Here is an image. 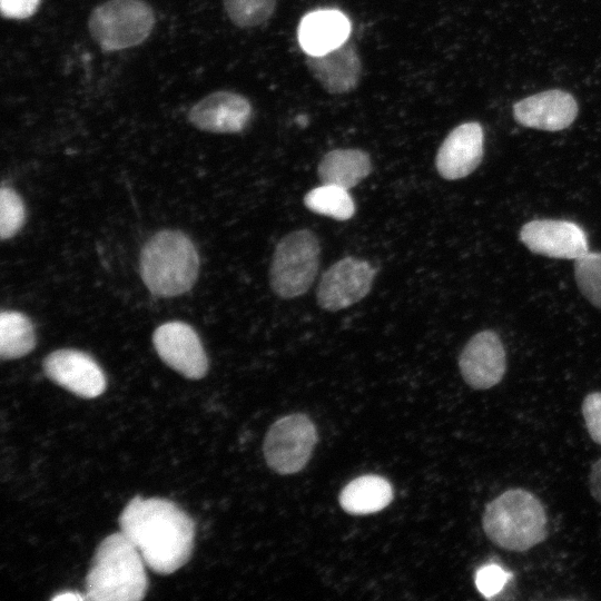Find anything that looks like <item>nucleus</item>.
I'll list each match as a JSON object with an SVG mask.
<instances>
[{
	"label": "nucleus",
	"instance_id": "nucleus-1",
	"mask_svg": "<svg viewBox=\"0 0 601 601\" xmlns=\"http://www.w3.org/2000/svg\"><path fill=\"white\" fill-rule=\"evenodd\" d=\"M118 522L155 572L174 573L190 559L195 523L175 502L137 495L127 503Z\"/></svg>",
	"mask_w": 601,
	"mask_h": 601
},
{
	"label": "nucleus",
	"instance_id": "nucleus-2",
	"mask_svg": "<svg viewBox=\"0 0 601 601\" xmlns=\"http://www.w3.org/2000/svg\"><path fill=\"white\" fill-rule=\"evenodd\" d=\"M138 549L120 531L97 546L85 580L89 601H139L146 595L148 579Z\"/></svg>",
	"mask_w": 601,
	"mask_h": 601
},
{
	"label": "nucleus",
	"instance_id": "nucleus-3",
	"mask_svg": "<svg viewBox=\"0 0 601 601\" xmlns=\"http://www.w3.org/2000/svg\"><path fill=\"white\" fill-rule=\"evenodd\" d=\"M482 526L494 544L523 552L546 538V514L534 494L524 489H510L487 503Z\"/></svg>",
	"mask_w": 601,
	"mask_h": 601
},
{
	"label": "nucleus",
	"instance_id": "nucleus-4",
	"mask_svg": "<svg viewBox=\"0 0 601 601\" xmlns=\"http://www.w3.org/2000/svg\"><path fill=\"white\" fill-rule=\"evenodd\" d=\"M198 269L197 250L179 230L158 231L141 250V278L155 295L173 297L186 293L195 284Z\"/></svg>",
	"mask_w": 601,
	"mask_h": 601
},
{
	"label": "nucleus",
	"instance_id": "nucleus-5",
	"mask_svg": "<svg viewBox=\"0 0 601 601\" xmlns=\"http://www.w3.org/2000/svg\"><path fill=\"white\" fill-rule=\"evenodd\" d=\"M155 21L152 8L144 0H108L92 9L88 30L104 51H119L142 43Z\"/></svg>",
	"mask_w": 601,
	"mask_h": 601
},
{
	"label": "nucleus",
	"instance_id": "nucleus-6",
	"mask_svg": "<svg viewBox=\"0 0 601 601\" xmlns=\"http://www.w3.org/2000/svg\"><path fill=\"white\" fill-rule=\"evenodd\" d=\"M321 246L309 229H299L284 236L276 245L272 266L270 286L282 298L305 294L315 280L319 267Z\"/></svg>",
	"mask_w": 601,
	"mask_h": 601
},
{
	"label": "nucleus",
	"instance_id": "nucleus-7",
	"mask_svg": "<svg viewBox=\"0 0 601 601\" xmlns=\"http://www.w3.org/2000/svg\"><path fill=\"white\" fill-rule=\"evenodd\" d=\"M317 432L305 414H290L277 420L264 441V456L268 466L278 474L299 472L308 462Z\"/></svg>",
	"mask_w": 601,
	"mask_h": 601
},
{
	"label": "nucleus",
	"instance_id": "nucleus-8",
	"mask_svg": "<svg viewBox=\"0 0 601 601\" xmlns=\"http://www.w3.org/2000/svg\"><path fill=\"white\" fill-rule=\"evenodd\" d=\"M375 275L376 269L365 260L345 257L336 262L321 278L318 305L336 312L359 302L370 293Z\"/></svg>",
	"mask_w": 601,
	"mask_h": 601
},
{
	"label": "nucleus",
	"instance_id": "nucleus-9",
	"mask_svg": "<svg viewBox=\"0 0 601 601\" xmlns=\"http://www.w3.org/2000/svg\"><path fill=\"white\" fill-rule=\"evenodd\" d=\"M154 347L169 367L190 380L203 378L208 359L194 328L179 321L165 323L152 335Z\"/></svg>",
	"mask_w": 601,
	"mask_h": 601
},
{
	"label": "nucleus",
	"instance_id": "nucleus-10",
	"mask_svg": "<svg viewBox=\"0 0 601 601\" xmlns=\"http://www.w3.org/2000/svg\"><path fill=\"white\" fill-rule=\"evenodd\" d=\"M45 374L59 386L83 397L95 398L106 390V376L87 353L72 348L57 349L43 359Z\"/></svg>",
	"mask_w": 601,
	"mask_h": 601
},
{
	"label": "nucleus",
	"instance_id": "nucleus-11",
	"mask_svg": "<svg viewBox=\"0 0 601 601\" xmlns=\"http://www.w3.org/2000/svg\"><path fill=\"white\" fill-rule=\"evenodd\" d=\"M253 106L243 95L218 90L198 100L188 111V121L197 129L214 134H237L246 128Z\"/></svg>",
	"mask_w": 601,
	"mask_h": 601
},
{
	"label": "nucleus",
	"instance_id": "nucleus-12",
	"mask_svg": "<svg viewBox=\"0 0 601 601\" xmlns=\"http://www.w3.org/2000/svg\"><path fill=\"white\" fill-rule=\"evenodd\" d=\"M459 367L465 383L475 390L499 384L506 370L503 344L493 331L475 334L459 357Z\"/></svg>",
	"mask_w": 601,
	"mask_h": 601
},
{
	"label": "nucleus",
	"instance_id": "nucleus-13",
	"mask_svg": "<svg viewBox=\"0 0 601 601\" xmlns=\"http://www.w3.org/2000/svg\"><path fill=\"white\" fill-rule=\"evenodd\" d=\"M520 238L531 252L552 258L577 259L588 253L584 230L568 220H531L521 228Z\"/></svg>",
	"mask_w": 601,
	"mask_h": 601
},
{
	"label": "nucleus",
	"instance_id": "nucleus-14",
	"mask_svg": "<svg viewBox=\"0 0 601 601\" xmlns=\"http://www.w3.org/2000/svg\"><path fill=\"white\" fill-rule=\"evenodd\" d=\"M578 111L574 97L560 89L541 91L513 105L516 122L548 131L565 129L575 120Z\"/></svg>",
	"mask_w": 601,
	"mask_h": 601
},
{
	"label": "nucleus",
	"instance_id": "nucleus-15",
	"mask_svg": "<svg viewBox=\"0 0 601 601\" xmlns=\"http://www.w3.org/2000/svg\"><path fill=\"white\" fill-rule=\"evenodd\" d=\"M483 128L476 121L455 127L441 144L435 165L439 174L455 180L470 175L483 156Z\"/></svg>",
	"mask_w": 601,
	"mask_h": 601
},
{
	"label": "nucleus",
	"instance_id": "nucleus-16",
	"mask_svg": "<svg viewBox=\"0 0 601 601\" xmlns=\"http://www.w3.org/2000/svg\"><path fill=\"white\" fill-rule=\"evenodd\" d=\"M306 65L313 77L329 93H346L354 90L362 75L359 56L348 41L324 55H308Z\"/></svg>",
	"mask_w": 601,
	"mask_h": 601
},
{
	"label": "nucleus",
	"instance_id": "nucleus-17",
	"mask_svg": "<svg viewBox=\"0 0 601 601\" xmlns=\"http://www.w3.org/2000/svg\"><path fill=\"white\" fill-rule=\"evenodd\" d=\"M298 42L309 56L324 55L347 41L349 19L335 9L308 12L299 22Z\"/></svg>",
	"mask_w": 601,
	"mask_h": 601
},
{
	"label": "nucleus",
	"instance_id": "nucleus-18",
	"mask_svg": "<svg viewBox=\"0 0 601 601\" xmlns=\"http://www.w3.org/2000/svg\"><path fill=\"white\" fill-rule=\"evenodd\" d=\"M372 171L370 155L361 149H334L324 155L317 173L321 181L351 189Z\"/></svg>",
	"mask_w": 601,
	"mask_h": 601
},
{
	"label": "nucleus",
	"instance_id": "nucleus-19",
	"mask_svg": "<svg viewBox=\"0 0 601 601\" xmlns=\"http://www.w3.org/2000/svg\"><path fill=\"white\" fill-rule=\"evenodd\" d=\"M393 499V489L378 475H362L351 481L339 494V504L348 513L368 514L381 511Z\"/></svg>",
	"mask_w": 601,
	"mask_h": 601
},
{
	"label": "nucleus",
	"instance_id": "nucleus-20",
	"mask_svg": "<svg viewBox=\"0 0 601 601\" xmlns=\"http://www.w3.org/2000/svg\"><path fill=\"white\" fill-rule=\"evenodd\" d=\"M36 346V333L28 316L16 311L0 314V355L13 359L29 354Z\"/></svg>",
	"mask_w": 601,
	"mask_h": 601
},
{
	"label": "nucleus",
	"instance_id": "nucleus-21",
	"mask_svg": "<svg viewBox=\"0 0 601 601\" xmlns=\"http://www.w3.org/2000/svg\"><path fill=\"white\" fill-rule=\"evenodd\" d=\"M304 205L313 213L337 220L349 219L355 213V204L348 189L323 184L309 190L304 197Z\"/></svg>",
	"mask_w": 601,
	"mask_h": 601
},
{
	"label": "nucleus",
	"instance_id": "nucleus-22",
	"mask_svg": "<svg viewBox=\"0 0 601 601\" xmlns=\"http://www.w3.org/2000/svg\"><path fill=\"white\" fill-rule=\"evenodd\" d=\"M230 21L243 29L266 22L274 13L276 0H223Z\"/></svg>",
	"mask_w": 601,
	"mask_h": 601
},
{
	"label": "nucleus",
	"instance_id": "nucleus-23",
	"mask_svg": "<svg viewBox=\"0 0 601 601\" xmlns=\"http://www.w3.org/2000/svg\"><path fill=\"white\" fill-rule=\"evenodd\" d=\"M577 284L588 300L601 308V253H585L575 259Z\"/></svg>",
	"mask_w": 601,
	"mask_h": 601
},
{
	"label": "nucleus",
	"instance_id": "nucleus-24",
	"mask_svg": "<svg viewBox=\"0 0 601 601\" xmlns=\"http://www.w3.org/2000/svg\"><path fill=\"white\" fill-rule=\"evenodd\" d=\"M26 219L24 205L21 197L10 187L0 190V236L1 239L13 237Z\"/></svg>",
	"mask_w": 601,
	"mask_h": 601
},
{
	"label": "nucleus",
	"instance_id": "nucleus-25",
	"mask_svg": "<svg viewBox=\"0 0 601 601\" xmlns=\"http://www.w3.org/2000/svg\"><path fill=\"white\" fill-rule=\"evenodd\" d=\"M508 578L509 573L501 566L489 564L476 572L475 585L485 598H491L502 590Z\"/></svg>",
	"mask_w": 601,
	"mask_h": 601
},
{
	"label": "nucleus",
	"instance_id": "nucleus-26",
	"mask_svg": "<svg viewBox=\"0 0 601 601\" xmlns=\"http://www.w3.org/2000/svg\"><path fill=\"white\" fill-rule=\"evenodd\" d=\"M581 411L590 437L601 445V392L588 394L582 402Z\"/></svg>",
	"mask_w": 601,
	"mask_h": 601
},
{
	"label": "nucleus",
	"instance_id": "nucleus-27",
	"mask_svg": "<svg viewBox=\"0 0 601 601\" xmlns=\"http://www.w3.org/2000/svg\"><path fill=\"white\" fill-rule=\"evenodd\" d=\"M40 0H0L1 14L8 19H27L39 8Z\"/></svg>",
	"mask_w": 601,
	"mask_h": 601
},
{
	"label": "nucleus",
	"instance_id": "nucleus-28",
	"mask_svg": "<svg viewBox=\"0 0 601 601\" xmlns=\"http://www.w3.org/2000/svg\"><path fill=\"white\" fill-rule=\"evenodd\" d=\"M589 487L593 499L601 504V457L591 467Z\"/></svg>",
	"mask_w": 601,
	"mask_h": 601
},
{
	"label": "nucleus",
	"instance_id": "nucleus-29",
	"mask_svg": "<svg viewBox=\"0 0 601 601\" xmlns=\"http://www.w3.org/2000/svg\"><path fill=\"white\" fill-rule=\"evenodd\" d=\"M51 600L52 601H67V600L82 601V600H86V595H82L77 591H63V592H59L58 594L53 595L51 598Z\"/></svg>",
	"mask_w": 601,
	"mask_h": 601
}]
</instances>
